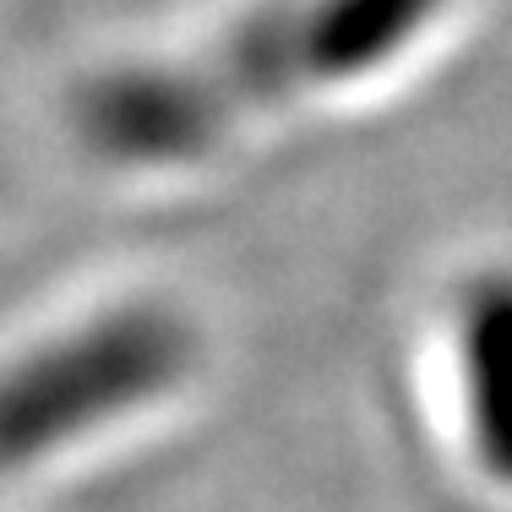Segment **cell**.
<instances>
[{
  "label": "cell",
  "mask_w": 512,
  "mask_h": 512,
  "mask_svg": "<svg viewBox=\"0 0 512 512\" xmlns=\"http://www.w3.org/2000/svg\"><path fill=\"white\" fill-rule=\"evenodd\" d=\"M463 0H262L213 44L99 77L77 126L115 164H186L246 109L365 99L420 66Z\"/></svg>",
  "instance_id": "1"
},
{
  "label": "cell",
  "mask_w": 512,
  "mask_h": 512,
  "mask_svg": "<svg viewBox=\"0 0 512 512\" xmlns=\"http://www.w3.org/2000/svg\"><path fill=\"white\" fill-rule=\"evenodd\" d=\"M175 327L158 311H109L0 371V469L66 447L99 414L142 398L175 365Z\"/></svg>",
  "instance_id": "2"
}]
</instances>
